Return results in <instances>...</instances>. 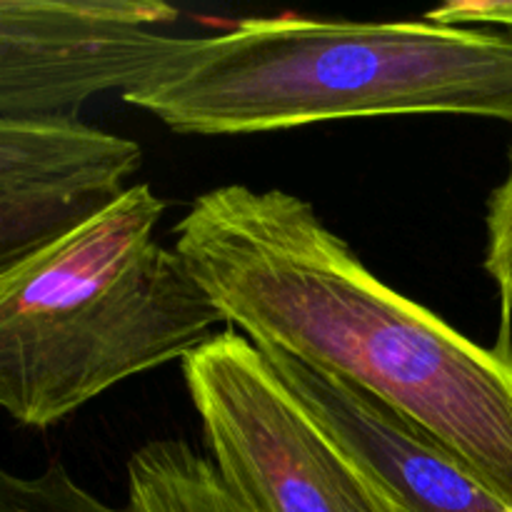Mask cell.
Wrapping results in <instances>:
<instances>
[{"label": "cell", "instance_id": "cell-1", "mask_svg": "<svg viewBox=\"0 0 512 512\" xmlns=\"http://www.w3.org/2000/svg\"><path fill=\"white\" fill-rule=\"evenodd\" d=\"M173 250L260 350L328 373L408 418L512 508V360L375 278L308 200L220 185Z\"/></svg>", "mask_w": 512, "mask_h": 512}, {"label": "cell", "instance_id": "cell-2", "mask_svg": "<svg viewBox=\"0 0 512 512\" xmlns=\"http://www.w3.org/2000/svg\"><path fill=\"white\" fill-rule=\"evenodd\" d=\"M120 98L185 135L383 115L512 123V33L428 18H248L223 33L180 38Z\"/></svg>", "mask_w": 512, "mask_h": 512}, {"label": "cell", "instance_id": "cell-3", "mask_svg": "<svg viewBox=\"0 0 512 512\" xmlns=\"http://www.w3.org/2000/svg\"><path fill=\"white\" fill-rule=\"evenodd\" d=\"M133 183L0 278V408L50 428L115 385L183 363L225 323Z\"/></svg>", "mask_w": 512, "mask_h": 512}, {"label": "cell", "instance_id": "cell-4", "mask_svg": "<svg viewBox=\"0 0 512 512\" xmlns=\"http://www.w3.org/2000/svg\"><path fill=\"white\" fill-rule=\"evenodd\" d=\"M183 378L210 463L255 512H388L245 335L205 340Z\"/></svg>", "mask_w": 512, "mask_h": 512}, {"label": "cell", "instance_id": "cell-5", "mask_svg": "<svg viewBox=\"0 0 512 512\" xmlns=\"http://www.w3.org/2000/svg\"><path fill=\"white\" fill-rule=\"evenodd\" d=\"M175 20L155 0H0V123H78L158 68Z\"/></svg>", "mask_w": 512, "mask_h": 512}, {"label": "cell", "instance_id": "cell-6", "mask_svg": "<svg viewBox=\"0 0 512 512\" xmlns=\"http://www.w3.org/2000/svg\"><path fill=\"white\" fill-rule=\"evenodd\" d=\"M263 355L388 512H512L470 465L393 408L288 355Z\"/></svg>", "mask_w": 512, "mask_h": 512}, {"label": "cell", "instance_id": "cell-7", "mask_svg": "<svg viewBox=\"0 0 512 512\" xmlns=\"http://www.w3.org/2000/svg\"><path fill=\"white\" fill-rule=\"evenodd\" d=\"M133 140L83 123H0V195L38 188H125L140 168Z\"/></svg>", "mask_w": 512, "mask_h": 512}, {"label": "cell", "instance_id": "cell-8", "mask_svg": "<svg viewBox=\"0 0 512 512\" xmlns=\"http://www.w3.org/2000/svg\"><path fill=\"white\" fill-rule=\"evenodd\" d=\"M128 512H255L210 458L183 440H153L128 463Z\"/></svg>", "mask_w": 512, "mask_h": 512}, {"label": "cell", "instance_id": "cell-9", "mask_svg": "<svg viewBox=\"0 0 512 512\" xmlns=\"http://www.w3.org/2000/svg\"><path fill=\"white\" fill-rule=\"evenodd\" d=\"M125 188L88 185L0 195V278L35 250L105 208Z\"/></svg>", "mask_w": 512, "mask_h": 512}, {"label": "cell", "instance_id": "cell-10", "mask_svg": "<svg viewBox=\"0 0 512 512\" xmlns=\"http://www.w3.org/2000/svg\"><path fill=\"white\" fill-rule=\"evenodd\" d=\"M0 512H128L103 503L80 488L60 463L33 478H23L0 465Z\"/></svg>", "mask_w": 512, "mask_h": 512}, {"label": "cell", "instance_id": "cell-11", "mask_svg": "<svg viewBox=\"0 0 512 512\" xmlns=\"http://www.w3.org/2000/svg\"><path fill=\"white\" fill-rule=\"evenodd\" d=\"M488 248L485 270L500 288L505 308H512V163L488 203Z\"/></svg>", "mask_w": 512, "mask_h": 512}, {"label": "cell", "instance_id": "cell-12", "mask_svg": "<svg viewBox=\"0 0 512 512\" xmlns=\"http://www.w3.org/2000/svg\"><path fill=\"white\" fill-rule=\"evenodd\" d=\"M428 20L450 25H470V28H483V25H498L512 33V0H463V3H445L438 10H430L425 15Z\"/></svg>", "mask_w": 512, "mask_h": 512}]
</instances>
